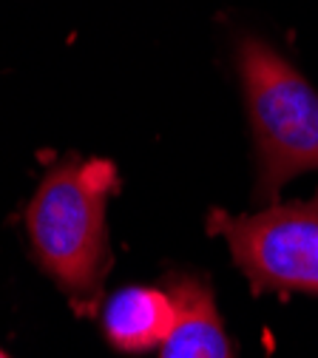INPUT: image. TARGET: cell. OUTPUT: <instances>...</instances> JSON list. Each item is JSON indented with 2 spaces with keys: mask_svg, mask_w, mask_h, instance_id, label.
<instances>
[{
  "mask_svg": "<svg viewBox=\"0 0 318 358\" xmlns=\"http://www.w3.org/2000/svg\"><path fill=\"white\" fill-rule=\"evenodd\" d=\"M179 319L171 290L125 287L117 290L103 310V330L117 350L145 352L162 347Z\"/></svg>",
  "mask_w": 318,
  "mask_h": 358,
  "instance_id": "cell-5",
  "label": "cell"
},
{
  "mask_svg": "<svg viewBox=\"0 0 318 358\" xmlns=\"http://www.w3.org/2000/svg\"><path fill=\"white\" fill-rule=\"evenodd\" d=\"M239 77L256 145V199H276L287 179L318 168V92L270 43L239 40Z\"/></svg>",
  "mask_w": 318,
  "mask_h": 358,
  "instance_id": "cell-2",
  "label": "cell"
},
{
  "mask_svg": "<svg viewBox=\"0 0 318 358\" xmlns=\"http://www.w3.org/2000/svg\"><path fill=\"white\" fill-rule=\"evenodd\" d=\"M168 290L176 299L179 319L159 358H233L210 285L196 276H171Z\"/></svg>",
  "mask_w": 318,
  "mask_h": 358,
  "instance_id": "cell-4",
  "label": "cell"
},
{
  "mask_svg": "<svg viewBox=\"0 0 318 358\" xmlns=\"http://www.w3.org/2000/svg\"><path fill=\"white\" fill-rule=\"evenodd\" d=\"M0 358H9V355H6V352H3V350H0Z\"/></svg>",
  "mask_w": 318,
  "mask_h": 358,
  "instance_id": "cell-6",
  "label": "cell"
},
{
  "mask_svg": "<svg viewBox=\"0 0 318 358\" xmlns=\"http://www.w3.org/2000/svg\"><path fill=\"white\" fill-rule=\"evenodd\" d=\"M208 231L227 242L256 293L318 296V196L242 216L213 210Z\"/></svg>",
  "mask_w": 318,
  "mask_h": 358,
  "instance_id": "cell-3",
  "label": "cell"
},
{
  "mask_svg": "<svg viewBox=\"0 0 318 358\" xmlns=\"http://www.w3.org/2000/svg\"><path fill=\"white\" fill-rule=\"evenodd\" d=\"M114 191V162L68 157L49 168L26 208L31 250L80 316L100 307L114 262L106 222Z\"/></svg>",
  "mask_w": 318,
  "mask_h": 358,
  "instance_id": "cell-1",
  "label": "cell"
}]
</instances>
